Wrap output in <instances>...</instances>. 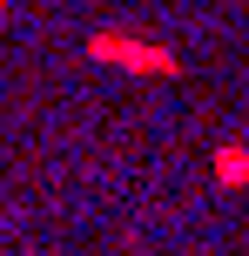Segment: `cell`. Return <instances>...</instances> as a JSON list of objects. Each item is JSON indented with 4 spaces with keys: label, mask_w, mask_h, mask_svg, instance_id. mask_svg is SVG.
<instances>
[{
    "label": "cell",
    "mask_w": 249,
    "mask_h": 256,
    "mask_svg": "<svg viewBox=\"0 0 249 256\" xmlns=\"http://www.w3.org/2000/svg\"><path fill=\"white\" fill-rule=\"evenodd\" d=\"M88 54L94 61H115V68H135V74H175V54L148 48V40H128V34H94Z\"/></svg>",
    "instance_id": "6da1fadb"
},
{
    "label": "cell",
    "mask_w": 249,
    "mask_h": 256,
    "mask_svg": "<svg viewBox=\"0 0 249 256\" xmlns=\"http://www.w3.org/2000/svg\"><path fill=\"white\" fill-rule=\"evenodd\" d=\"M209 176L223 182V189H243V182H249V148H243V142H223V148L209 155Z\"/></svg>",
    "instance_id": "7a4b0ae2"
}]
</instances>
